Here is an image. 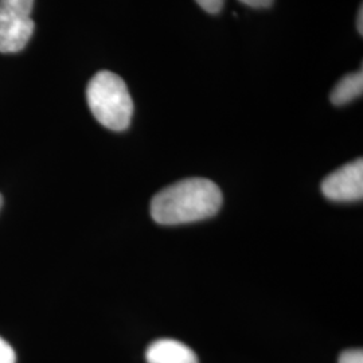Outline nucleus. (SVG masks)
Returning a JSON list of instances; mask_svg holds the SVG:
<instances>
[{
    "mask_svg": "<svg viewBox=\"0 0 363 363\" xmlns=\"http://www.w3.org/2000/svg\"><path fill=\"white\" fill-rule=\"evenodd\" d=\"M220 205L222 193L214 182L190 178L157 193L151 202V216L159 225H182L213 217Z\"/></svg>",
    "mask_w": 363,
    "mask_h": 363,
    "instance_id": "f257e3e1",
    "label": "nucleus"
},
{
    "mask_svg": "<svg viewBox=\"0 0 363 363\" xmlns=\"http://www.w3.org/2000/svg\"><path fill=\"white\" fill-rule=\"evenodd\" d=\"M93 116L111 130H125L133 115V101L124 79L112 72L96 73L86 88Z\"/></svg>",
    "mask_w": 363,
    "mask_h": 363,
    "instance_id": "f03ea898",
    "label": "nucleus"
},
{
    "mask_svg": "<svg viewBox=\"0 0 363 363\" xmlns=\"http://www.w3.org/2000/svg\"><path fill=\"white\" fill-rule=\"evenodd\" d=\"M34 0H0V52H21L34 33Z\"/></svg>",
    "mask_w": 363,
    "mask_h": 363,
    "instance_id": "7ed1b4c3",
    "label": "nucleus"
},
{
    "mask_svg": "<svg viewBox=\"0 0 363 363\" xmlns=\"http://www.w3.org/2000/svg\"><path fill=\"white\" fill-rule=\"evenodd\" d=\"M325 198L335 202H352L363 198V160L359 157L330 174L322 183Z\"/></svg>",
    "mask_w": 363,
    "mask_h": 363,
    "instance_id": "20e7f679",
    "label": "nucleus"
},
{
    "mask_svg": "<svg viewBox=\"0 0 363 363\" xmlns=\"http://www.w3.org/2000/svg\"><path fill=\"white\" fill-rule=\"evenodd\" d=\"M148 363H198L194 351L174 339H159L147 351Z\"/></svg>",
    "mask_w": 363,
    "mask_h": 363,
    "instance_id": "39448f33",
    "label": "nucleus"
},
{
    "mask_svg": "<svg viewBox=\"0 0 363 363\" xmlns=\"http://www.w3.org/2000/svg\"><path fill=\"white\" fill-rule=\"evenodd\" d=\"M362 91L363 73L359 70L342 78L331 91L330 100L334 105L349 104L352 100L361 97Z\"/></svg>",
    "mask_w": 363,
    "mask_h": 363,
    "instance_id": "423d86ee",
    "label": "nucleus"
},
{
    "mask_svg": "<svg viewBox=\"0 0 363 363\" xmlns=\"http://www.w3.org/2000/svg\"><path fill=\"white\" fill-rule=\"evenodd\" d=\"M15 362H16L15 351L3 337H0V363Z\"/></svg>",
    "mask_w": 363,
    "mask_h": 363,
    "instance_id": "0eeeda50",
    "label": "nucleus"
},
{
    "mask_svg": "<svg viewBox=\"0 0 363 363\" xmlns=\"http://www.w3.org/2000/svg\"><path fill=\"white\" fill-rule=\"evenodd\" d=\"M339 363H363V351L361 349L345 351L339 357Z\"/></svg>",
    "mask_w": 363,
    "mask_h": 363,
    "instance_id": "6e6552de",
    "label": "nucleus"
},
{
    "mask_svg": "<svg viewBox=\"0 0 363 363\" xmlns=\"http://www.w3.org/2000/svg\"><path fill=\"white\" fill-rule=\"evenodd\" d=\"M195 1L208 13H220L225 3V0H195Z\"/></svg>",
    "mask_w": 363,
    "mask_h": 363,
    "instance_id": "1a4fd4ad",
    "label": "nucleus"
},
{
    "mask_svg": "<svg viewBox=\"0 0 363 363\" xmlns=\"http://www.w3.org/2000/svg\"><path fill=\"white\" fill-rule=\"evenodd\" d=\"M238 1L253 9H265V7H269L273 3V0H238Z\"/></svg>",
    "mask_w": 363,
    "mask_h": 363,
    "instance_id": "9d476101",
    "label": "nucleus"
},
{
    "mask_svg": "<svg viewBox=\"0 0 363 363\" xmlns=\"http://www.w3.org/2000/svg\"><path fill=\"white\" fill-rule=\"evenodd\" d=\"M357 28H358V31H359V34L362 35L363 34V9L362 6H361V9H359V11H358V18H357Z\"/></svg>",
    "mask_w": 363,
    "mask_h": 363,
    "instance_id": "9b49d317",
    "label": "nucleus"
},
{
    "mask_svg": "<svg viewBox=\"0 0 363 363\" xmlns=\"http://www.w3.org/2000/svg\"><path fill=\"white\" fill-rule=\"evenodd\" d=\"M1 206H3V196L0 194V208H1Z\"/></svg>",
    "mask_w": 363,
    "mask_h": 363,
    "instance_id": "f8f14e48",
    "label": "nucleus"
}]
</instances>
